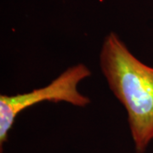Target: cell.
Here are the masks:
<instances>
[{
	"instance_id": "cell-1",
	"label": "cell",
	"mask_w": 153,
	"mask_h": 153,
	"mask_svg": "<svg viewBox=\"0 0 153 153\" xmlns=\"http://www.w3.org/2000/svg\"><path fill=\"white\" fill-rule=\"evenodd\" d=\"M99 64L127 112L135 152L145 153L153 140V67L139 60L115 32L104 38Z\"/></svg>"
},
{
	"instance_id": "cell-2",
	"label": "cell",
	"mask_w": 153,
	"mask_h": 153,
	"mask_svg": "<svg viewBox=\"0 0 153 153\" xmlns=\"http://www.w3.org/2000/svg\"><path fill=\"white\" fill-rule=\"evenodd\" d=\"M91 71L86 65L78 63L69 66L48 85L36 88L28 93L15 95H0V148L3 150L9 133L17 116L22 111L34 105L48 102H66L83 108L91 103L90 99L78 90L82 80L91 76Z\"/></svg>"
}]
</instances>
